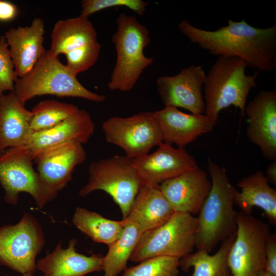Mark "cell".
<instances>
[{"label": "cell", "mask_w": 276, "mask_h": 276, "mask_svg": "<svg viewBox=\"0 0 276 276\" xmlns=\"http://www.w3.org/2000/svg\"><path fill=\"white\" fill-rule=\"evenodd\" d=\"M178 28L192 43L213 55L240 58L259 72H272L276 68L275 25L260 28L244 19H229L226 26L208 31L184 19Z\"/></svg>", "instance_id": "cell-1"}, {"label": "cell", "mask_w": 276, "mask_h": 276, "mask_svg": "<svg viewBox=\"0 0 276 276\" xmlns=\"http://www.w3.org/2000/svg\"><path fill=\"white\" fill-rule=\"evenodd\" d=\"M211 189L198 213L195 248L210 253L220 242L237 231V212L234 192L225 169L208 159Z\"/></svg>", "instance_id": "cell-2"}, {"label": "cell", "mask_w": 276, "mask_h": 276, "mask_svg": "<svg viewBox=\"0 0 276 276\" xmlns=\"http://www.w3.org/2000/svg\"><path fill=\"white\" fill-rule=\"evenodd\" d=\"M246 63L242 59L218 56L206 74L203 84L205 108L204 114L214 122L219 112L234 106L244 116L246 100L251 89L256 84L260 72L247 75Z\"/></svg>", "instance_id": "cell-3"}, {"label": "cell", "mask_w": 276, "mask_h": 276, "mask_svg": "<svg viewBox=\"0 0 276 276\" xmlns=\"http://www.w3.org/2000/svg\"><path fill=\"white\" fill-rule=\"evenodd\" d=\"M117 29L112 35L116 62L108 83L111 90L128 91L133 88L144 71L153 62L146 57L144 49L150 43V32L135 16L121 13Z\"/></svg>", "instance_id": "cell-4"}, {"label": "cell", "mask_w": 276, "mask_h": 276, "mask_svg": "<svg viewBox=\"0 0 276 276\" xmlns=\"http://www.w3.org/2000/svg\"><path fill=\"white\" fill-rule=\"evenodd\" d=\"M14 91L24 105L34 97L45 95L77 97L95 102L106 99L105 96L83 86L58 57L52 56L48 50L28 74L17 79Z\"/></svg>", "instance_id": "cell-5"}, {"label": "cell", "mask_w": 276, "mask_h": 276, "mask_svg": "<svg viewBox=\"0 0 276 276\" xmlns=\"http://www.w3.org/2000/svg\"><path fill=\"white\" fill-rule=\"evenodd\" d=\"M144 186L133 165V159L125 155H115L90 164L88 181L79 194L85 197L96 190L106 192L119 205L124 219Z\"/></svg>", "instance_id": "cell-6"}, {"label": "cell", "mask_w": 276, "mask_h": 276, "mask_svg": "<svg viewBox=\"0 0 276 276\" xmlns=\"http://www.w3.org/2000/svg\"><path fill=\"white\" fill-rule=\"evenodd\" d=\"M51 38L49 53L54 57L65 55V65L76 76L90 68L98 60L101 45L88 18L79 15L58 20L54 26Z\"/></svg>", "instance_id": "cell-7"}, {"label": "cell", "mask_w": 276, "mask_h": 276, "mask_svg": "<svg viewBox=\"0 0 276 276\" xmlns=\"http://www.w3.org/2000/svg\"><path fill=\"white\" fill-rule=\"evenodd\" d=\"M197 228V217L175 212L165 223L142 234L129 260L140 262L157 256L180 259L193 252Z\"/></svg>", "instance_id": "cell-8"}, {"label": "cell", "mask_w": 276, "mask_h": 276, "mask_svg": "<svg viewBox=\"0 0 276 276\" xmlns=\"http://www.w3.org/2000/svg\"><path fill=\"white\" fill-rule=\"evenodd\" d=\"M31 151L25 146L7 149L0 155V183L4 200L16 205L21 192L29 194L40 209L57 195L40 179L33 168Z\"/></svg>", "instance_id": "cell-9"}, {"label": "cell", "mask_w": 276, "mask_h": 276, "mask_svg": "<svg viewBox=\"0 0 276 276\" xmlns=\"http://www.w3.org/2000/svg\"><path fill=\"white\" fill-rule=\"evenodd\" d=\"M44 243L38 220L25 213L17 224L0 227V264L22 274L34 273L36 257Z\"/></svg>", "instance_id": "cell-10"}, {"label": "cell", "mask_w": 276, "mask_h": 276, "mask_svg": "<svg viewBox=\"0 0 276 276\" xmlns=\"http://www.w3.org/2000/svg\"><path fill=\"white\" fill-rule=\"evenodd\" d=\"M235 239L227 256L233 276H257L265 270V244L269 225L251 215L237 212Z\"/></svg>", "instance_id": "cell-11"}, {"label": "cell", "mask_w": 276, "mask_h": 276, "mask_svg": "<svg viewBox=\"0 0 276 276\" xmlns=\"http://www.w3.org/2000/svg\"><path fill=\"white\" fill-rule=\"evenodd\" d=\"M102 128L107 142L121 147L125 155L133 159L148 154L163 143L154 112H141L126 118L112 117L104 121Z\"/></svg>", "instance_id": "cell-12"}, {"label": "cell", "mask_w": 276, "mask_h": 276, "mask_svg": "<svg viewBox=\"0 0 276 276\" xmlns=\"http://www.w3.org/2000/svg\"><path fill=\"white\" fill-rule=\"evenodd\" d=\"M206 73L200 65H192L173 76L156 80V88L165 106L181 107L193 114L204 113L202 94Z\"/></svg>", "instance_id": "cell-13"}, {"label": "cell", "mask_w": 276, "mask_h": 276, "mask_svg": "<svg viewBox=\"0 0 276 276\" xmlns=\"http://www.w3.org/2000/svg\"><path fill=\"white\" fill-rule=\"evenodd\" d=\"M83 144L70 142L50 147L37 153L34 162L40 179L51 190L57 193L71 180L76 166L85 160Z\"/></svg>", "instance_id": "cell-14"}, {"label": "cell", "mask_w": 276, "mask_h": 276, "mask_svg": "<svg viewBox=\"0 0 276 276\" xmlns=\"http://www.w3.org/2000/svg\"><path fill=\"white\" fill-rule=\"evenodd\" d=\"M133 165L145 185L153 186L198 167L185 148L164 142L154 152L133 159Z\"/></svg>", "instance_id": "cell-15"}, {"label": "cell", "mask_w": 276, "mask_h": 276, "mask_svg": "<svg viewBox=\"0 0 276 276\" xmlns=\"http://www.w3.org/2000/svg\"><path fill=\"white\" fill-rule=\"evenodd\" d=\"M247 136L263 156L276 160V90L260 91L246 105Z\"/></svg>", "instance_id": "cell-16"}, {"label": "cell", "mask_w": 276, "mask_h": 276, "mask_svg": "<svg viewBox=\"0 0 276 276\" xmlns=\"http://www.w3.org/2000/svg\"><path fill=\"white\" fill-rule=\"evenodd\" d=\"M206 173L199 167L167 180L159 189L175 212L196 215L211 189Z\"/></svg>", "instance_id": "cell-17"}, {"label": "cell", "mask_w": 276, "mask_h": 276, "mask_svg": "<svg viewBox=\"0 0 276 276\" xmlns=\"http://www.w3.org/2000/svg\"><path fill=\"white\" fill-rule=\"evenodd\" d=\"M154 112L163 142L185 148L199 136L212 131L217 123L205 114H189L165 106Z\"/></svg>", "instance_id": "cell-18"}, {"label": "cell", "mask_w": 276, "mask_h": 276, "mask_svg": "<svg viewBox=\"0 0 276 276\" xmlns=\"http://www.w3.org/2000/svg\"><path fill=\"white\" fill-rule=\"evenodd\" d=\"M44 24L35 17L30 26L11 28L4 36L19 78L28 74L44 53Z\"/></svg>", "instance_id": "cell-19"}, {"label": "cell", "mask_w": 276, "mask_h": 276, "mask_svg": "<svg viewBox=\"0 0 276 276\" xmlns=\"http://www.w3.org/2000/svg\"><path fill=\"white\" fill-rule=\"evenodd\" d=\"M94 123L89 113L80 109L73 116L56 126L34 132L23 146L31 152L32 157L40 151L61 144L76 142L86 143L94 133Z\"/></svg>", "instance_id": "cell-20"}, {"label": "cell", "mask_w": 276, "mask_h": 276, "mask_svg": "<svg viewBox=\"0 0 276 276\" xmlns=\"http://www.w3.org/2000/svg\"><path fill=\"white\" fill-rule=\"evenodd\" d=\"M76 239H71L66 248L59 242L52 252L39 260L36 268L43 276H84L103 270V257L100 254L87 256L76 251Z\"/></svg>", "instance_id": "cell-21"}, {"label": "cell", "mask_w": 276, "mask_h": 276, "mask_svg": "<svg viewBox=\"0 0 276 276\" xmlns=\"http://www.w3.org/2000/svg\"><path fill=\"white\" fill-rule=\"evenodd\" d=\"M31 111L27 110L14 91L0 96V147L24 146L34 132L31 129Z\"/></svg>", "instance_id": "cell-22"}, {"label": "cell", "mask_w": 276, "mask_h": 276, "mask_svg": "<svg viewBox=\"0 0 276 276\" xmlns=\"http://www.w3.org/2000/svg\"><path fill=\"white\" fill-rule=\"evenodd\" d=\"M237 186L241 189L235 190L233 198L235 204L240 211L251 215L254 207L262 209L271 224H276V191L261 170L240 180Z\"/></svg>", "instance_id": "cell-23"}, {"label": "cell", "mask_w": 276, "mask_h": 276, "mask_svg": "<svg viewBox=\"0 0 276 276\" xmlns=\"http://www.w3.org/2000/svg\"><path fill=\"white\" fill-rule=\"evenodd\" d=\"M174 212L159 186L145 185L124 219L135 224L143 233L165 223Z\"/></svg>", "instance_id": "cell-24"}, {"label": "cell", "mask_w": 276, "mask_h": 276, "mask_svg": "<svg viewBox=\"0 0 276 276\" xmlns=\"http://www.w3.org/2000/svg\"><path fill=\"white\" fill-rule=\"evenodd\" d=\"M236 232L221 242L218 251L210 255L197 249L179 259V267L185 271L193 267L192 276H233L227 264V256L235 239Z\"/></svg>", "instance_id": "cell-25"}, {"label": "cell", "mask_w": 276, "mask_h": 276, "mask_svg": "<svg viewBox=\"0 0 276 276\" xmlns=\"http://www.w3.org/2000/svg\"><path fill=\"white\" fill-rule=\"evenodd\" d=\"M72 221L75 226L94 241L109 245L122 235L124 221L106 218L94 212L77 207Z\"/></svg>", "instance_id": "cell-26"}, {"label": "cell", "mask_w": 276, "mask_h": 276, "mask_svg": "<svg viewBox=\"0 0 276 276\" xmlns=\"http://www.w3.org/2000/svg\"><path fill=\"white\" fill-rule=\"evenodd\" d=\"M124 221L121 236L108 245V250L103 257V276H118L127 268V263L132 255L143 233L132 223Z\"/></svg>", "instance_id": "cell-27"}, {"label": "cell", "mask_w": 276, "mask_h": 276, "mask_svg": "<svg viewBox=\"0 0 276 276\" xmlns=\"http://www.w3.org/2000/svg\"><path fill=\"white\" fill-rule=\"evenodd\" d=\"M79 109L74 104L55 100L41 101L31 110V129L33 132L50 129L73 116Z\"/></svg>", "instance_id": "cell-28"}, {"label": "cell", "mask_w": 276, "mask_h": 276, "mask_svg": "<svg viewBox=\"0 0 276 276\" xmlns=\"http://www.w3.org/2000/svg\"><path fill=\"white\" fill-rule=\"evenodd\" d=\"M179 267V259L157 256L127 268L121 276H178Z\"/></svg>", "instance_id": "cell-29"}, {"label": "cell", "mask_w": 276, "mask_h": 276, "mask_svg": "<svg viewBox=\"0 0 276 276\" xmlns=\"http://www.w3.org/2000/svg\"><path fill=\"white\" fill-rule=\"evenodd\" d=\"M148 3L142 0H84L81 2L80 16L88 18L90 15L103 9L125 7L139 15L144 14Z\"/></svg>", "instance_id": "cell-30"}, {"label": "cell", "mask_w": 276, "mask_h": 276, "mask_svg": "<svg viewBox=\"0 0 276 276\" xmlns=\"http://www.w3.org/2000/svg\"><path fill=\"white\" fill-rule=\"evenodd\" d=\"M4 35L0 36V96L6 91L14 90L18 78Z\"/></svg>", "instance_id": "cell-31"}, {"label": "cell", "mask_w": 276, "mask_h": 276, "mask_svg": "<svg viewBox=\"0 0 276 276\" xmlns=\"http://www.w3.org/2000/svg\"><path fill=\"white\" fill-rule=\"evenodd\" d=\"M265 270L276 276V234L269 235L265 248Z\"/></svg>", "instance_id": "cell-32"}, {"label": "cell", "mask_w": 276, "mask_h": 276, "mask_svg": "<svg viewBox=\"0 0 276 276\" xmlns=\"http://www.w3.org/2000/svg\"><path fill=\"white\" fill-rule=\"evenodd\" d=\"M18 8L13 3L0 0V22H7L13 20L18 14Z\"/></svg>", "instance_id": "cell-33"}, {"label": "cell", "mask_w": 276, "mask_h": 276, "mask_svg": "<svg viewBox=\"0 0 276 276\" xmlns=\"http://www.w3.org/2000/svg\"><path fill=\"white\" fill-rule=\"evenodd\" d=\"M267 178L272 184L276 185V160H272L266 169Z\"/></svg>", "instance_id": "cell-34"}, {"label": "cell", "mask_w": 276, "mask_h": 276, "mask_svg": "<svg viewBox=\"0 0 276 276\" xmlns=\"http://www.w3.org/2000/svg\"><path fill=\"white\" fill-rule=\"evenodd\" d=\"M257 276H274L266 270L260 272Z\"/></svg>", "instance_id": "cell-35"}, {"label": "cell", "mask_w": 276, "mask_h": 276, "mask_svg": "<svg viewBox=\"0 0 276 276\" xmlns=\"http://www.w3.org/2000/svg\"><path fill=\"white\" fill-rule=\"evenodd\" d=\"M22 276H35L33 273H29L22 274Z\"/></svg>", "instance_id": "cell-36"}, {"label": "cell", "mask_w": 276, "mask_h": 276, "mask_svg": "<svg viewBox=\"0 0 276 276\" xmlns=\"http://www.w3.org/2000/svg\"><path fill=\"white\" fill-rule=\"evenodd\" d=\"M5 150L3 149L0 147V155L5 151Z\"/></svg>", "instance_id": "cell-37"}]
</instances>
